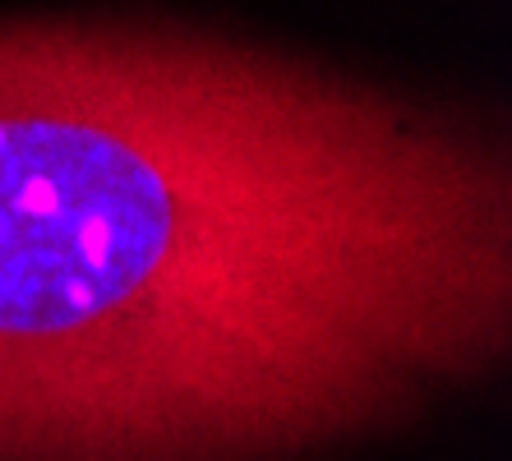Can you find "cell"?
Returning a JSON list of instances; mask_svg holds the SVG:
<instances>
[{"instance_id":"1","label":"cell","mask_w":512,"mask_h":461,"mask_svg":"<svg viewBox=\"0 0 512 461\" xmlns=\"http://www.w3.org/2000/svg\"><path fill=\"white\" fill-rule=\"evenodd\" d=\"M503 328L480 148L185 37L0 28V461H268Z\"/></svg>"}]
</instances>
